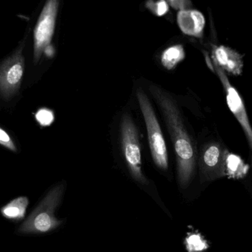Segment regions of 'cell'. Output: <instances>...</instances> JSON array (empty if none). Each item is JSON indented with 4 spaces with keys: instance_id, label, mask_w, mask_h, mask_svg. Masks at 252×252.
I'll list each match as a JSON object with an SVG mask.
<instances>
[{
    "instance_id": "obj_1",
    "label": "cell",
    "mask_w": 252,
    "mask_h": 252,
    "mask_svg": "<svg viewBox=\"0 0 252 252\" xmlns=\"http://www.w3.org/2000/svg\"><path fill=\"white\" fill-rule=\"evenodd\" d=\"M148 89L164 117L176 153L178 182L181 188L185 189L189 185L195 170L193 145L174 99L165 90L155 84L149 85Z\"/></svg>"
},
{
    "instance_id": "obj_2",
    "label": "cell",
    "mask_w": 252,
    "mask_h": 252,
    "mask_svg": "<svg viewBox=\"0 0 252 252\" xmlns=\"http://www.w3.org/2000/svg\"><path fill=\"white\" fill-rule=\"evenodd\" d=\"M64 189L63 184L54 187L19 227V232L22 234L47 233L60 226L62 221L56 219L55 212L62 201Z\"/></svg>"
},
{
    "instance_id": "obj_3",
    "label": "cell",
    "mask_w": 252,
    "mask_h": 252,
    "mask_svg": "<svg viewBox=\"0 0 252 252\" xmlns=\"http://www.w3.org/2000/svg\"><path fill=\"white\" fill-rule=\"evenodd\" d=\"M136 94L145 120L148 143L154 164L160 170L165 171L168 169V154L159 123L146 93L142 89L138 88Z\"/></svg>"
},
{
    "instance_id": "obj_4",
    "label": "cell",
    "mask_w": 252,
    "mask_h": 252,
    "mask_svg": "<svg viewBox=\"0 0 252 252\" xmlns=\"http://www.w3.org/2000/svg\"><path fill=\"white\" fill-rule=\"evenodd\" d=\"M121 143L123 155L131 177L138 183L148 184L142 169V155L139 131L131 117L123 116L121 124Z\"/></svg>"
},
{
    "instance_id": "obj_5",
    "label": "cell",
    "mask_w": 252,
    "mask_h": 252,
    "mask_svg": "<svg viewBox=\"0 0 252 252\" xmlns=\"http://www.w3.org/2000/svg\"><path fill=\"white\" fill-rule=\"evenodd\" d=\"M59 0H47L34 29V63L37 64L50 46L56 28Z\"/></svg>"
},
{
    "instance_id": "obj_6",
    "label": "cell",
    "mask_w": 252,
    "mask_h": 252,
    "mask_svg": "<svg viewBox=\"0 0 252 252\" xmlns=\"http://www.w3.org/2000/svg\"><path fill=\"white\" fill-rule=\"evenodd\" d=\"M23 44L19 46L0 67V94L4 99L13 97L20 88L25 71Z\"/></svg>"
},
{
    "instance_id": "obj_7",
    "label": "cell",
    "mask_w": 252,
    "mask_h": 252,
    "mask_svg": "<svg viewBox=\"0 0 252 252\" xmlns=\"http://www.w3.org/2000/svg\"><path fill=\"white\" fill-rule=\"evenodd\" d=\"M226 151L219 143L206 145L200 157V170L203 180H213L225 176Z\"/></svg>"
},
{
    "instance_id": "obj_8",
    "label": "cell",
    "mask_w": 252,
    "mask_h": 252,
    "mask_svg": "<svg viewBox=\"0 0 252 252\" xmlns=\"http://www.w3.org/2000/svg\"><path fill=\"white\" fill-rule=\"evenodd\" d=\"M213 66L226 92L228 106L244 128L252 149V129L242 99L238 91L231 85L225 71L216 63H213Z\"/></svg>"
},
{
    "instance_id": "obj_9",
    "label": "cell",
    "mask_w": 252,
    "mask_h": 252,
    "mask_svg": "<svg viewBox=\"0 0 252 252\" xmlns=\"http://www.w3.org/2000/svg\"><path fill=\"white\" fill-rule=\"evenodd\" d=\"M212 61L228 73L235 75L242 73L244 66L242 56L230 47L213 45Z\"/></svg>"
},
{
    "instance_id": "obj_10",
    "label": "cell",
    "mask_w": 252,
    "mask_h": 252,
    "mask_svg": "<svg viewBox=\"0 0 252 252\" xmlns=\"http://www.w3.org/2000/svg\"><path fill=\"white\" fill-rule=\"evenodd\" d=\"M177 23L185 35L195 38H202L205 19L204 15L198 10L192 8L179 10L177 14Z\"/></svg>"
},
{
    "instance_id": "obj_11",
    "label": "cell",
    "mask_w": 252,
    "mask_h": 252,
    "mask_svg": "<svg viewBox=\"0 0 252 252\" xmlns=\"http://www.w3.org/2000/svg\"><path fill=\"white\" fill-rule=\"evenodd\" d=\"M249 166L241 158L226 151L225 158V176L230 179H239L244 178L248 173Z\"/></svg>"
},
{
    "instance_id": "obj_12",
    "label": "cell",
    "mask_w": 252,
    "mask_h": 252,
    "mask_svg": "<svg viewBox=\"0 0 252 252\" xmlns=\"http://www.w3.org/2000/svg\"><path fill=\"white\" fill-rule=\"evenodd\" d=\"M29 200L27 197L21 196L10 201L1 209L4 218L10 220H21L25 217Z\"/></svg>"
},
{
    "instance_id": "obj_13",
    "label": "cell",
    "mask_w": 252,
    "mask_h": 252,
    "mask_svg": "<svg viewBox=\"0 0 252 252\" xmlns=\"http://www.w3.org/2000/svg\"><path fill=\"white\" fill-rule=\"evenodd\" d=\"M185 51L181 44L171 46L166 49L161 56V63L168 70L174 69L180 62L185 59Z\"/></svg>"
},
{
    "instance_id": "obj_14",
    "label": "cell",
    "mask_w": 252,
    "mask_h": 252,
    "mask_svg": "<svg viewBox=\"0 0 252 252\" xmlns=\"http://www.w3.org/2000/svg\"><path fill=\"white\" fill-rule=\"evenodd\" d=\"M186 245L189 252H201L208 248L207 242L197 234H192L187 238Z\"/></svg>"
},
{
    "instance_id": "obj_15",
    "label": "cell",
    "mask_w": 252,
    "mask_h": 252,
    "mask_svg": "<svg viewBox=\"0 0 252 252\" xmlns=\"http://www.w3.org/2000/svg\"><path fill=\"white\" fill-rule=\"evenodd\" d=\"M35 118L37 123L41 127H47L51 126L55 121L54 112L47 108H41L35 114Z\"/></svg>"
},
{
    "instance_id": "obj_16",
    "label": "cell",
    "mask_w": 252,
    "mask_h": 252,
    "mask_svg": "<svg viewBox=\"0 0 252 252\" xmlns=\"http://www.w3.org/2000/svg\"><path fill=\"white\" fill-rule=\"evenodd\" d=\"M145 7L157 16H164L169 10L168 4L166 0H148L145 3Z\"/></svg>"
},
{
    "instance_id": "obj_17",
    "label": "cell",
    "mask_w": 252,
    "mask_h": 252,
    "mask_svg": "<svg viewBox=\"0 0 252 252\" xmlns=\"http://www.w3.org/2000/svg\"><path fill=\"white\" fill-rule=\"evenodd\" d=\"M0 145L10 151H14V152L16 151V147L13 139L7 132L1 127H0Z\"/></svg>"
},
{
    "instance_id": "obj_18",
    "label": "cell",
    "mask_w": 252,
    "mask_h": 252,
    "mask_svg": "<svg viewBox=\"0 0 252 252\" xmlns=\"http://www.w3.org/2000/svg\"><path fill=\"white\" fill-rule=\"evenodd\" d=\"M167 3L176 10H184L192 8L191 0H166Z\"/></svg>"
}]
</instances>
